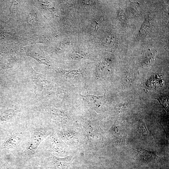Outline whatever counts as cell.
Segmentation results:
<instances>
[{"instance_id":"cell-1","label":"cell","mask_w":169,"mask_h":169,"mask_svg":"<svg viewBox=\"0 0 169 169\" xmlns=\"http://www.w3.org/2000/svg\"><path fill=\"white\" fill-rule=\"evenodd\" d=\"M31 138L23 152V156L28 160L34 156L40 144L47 136V132L43 128H36L32 130Z\"/></svg>"},{"instance_id":"cell-14","label":"cell","mask_w":169,"mask_h":169,"mask_svg":"<svg viewBox=\"0 0 169 169\" xmlns=\"http://www.w3.org/2000/svg\"><path fill=\"white\" fill-rule=\"evenodd\" d=\"M132 76L130 74L127 73L125 74L123 76V83L126 86H130L133 83Z\"/></svg>"},{"instance_id":"cell-13","label":"cell","mask_w":169,"mask_h":169,"mask_svg":"<svg viewBox=\"0 0 169 169\" xmlns=\"http://www.w3.org/2000/svg\"><path fill=\"white\" fill-rule=\"evenodd\" d=\"M105 99V95L99 97L93 96V99H92L93 104L99 107L104 103Z\"/></svg>"},{"instance_id":"cell-16","label":"cell","mask_w":169,"mask_h":169,"mask_svg":"<svg viewBox=\"0 0 169 169\" xmlns=\"http://www.w3.org/2000/svg\"><path fill=\"white\" fill-rule=\"evenodd\" d=\"M1 169H9L8 167L6 165L3 164L1 166Z\"/></svg>"},{"instance_id":"cell-9","label":"cell","mask_w":169,"mask_h":169,"mask_svg":"<svg viewBox=\"0 0 169 169\" xmlns=\"http://www.w3.org/2000/svg\"><path fill=\"white\" fill-rule=\"evenodd\" d=\"M15 114L16 111L14 109H9L0 113V123L11 119Z\"/></svg>"},{"instance_id":"cell-10","label":"cell","mask_w":169,"mask_h":169,"mask_svg":"<svg viewBox=\"0 0 169 169\" xmlns=\"http://www.w3.org/2000/svg\"><path fill=\"white\" fill-rule=\"evenodd\" d=\"M155 54V52L147 53L142 59L141 65L142 67H149L152 63Z\"/></svg>"},{"instance_id":"cell-8","label":"cell","mask_w":169,"mask_h":169,"mask_svg":"<svg viewBox=\"0 0 169 169\" xmlns=\"http://www.w3.org/2000/svg\"><path fill=\"white\" fill-rule=\"evenodd\" d=\"M137 129L140 135L147 137L151 136V134L147 128L144 120L140 118L137 123Z\"/></svg>"},{"instance_id":"cell-4","label":"cell","mask_w":169,"mask_h":169,"mask_svg":"<svg viewBox=\"0 0 169 169\" xmlns=\"http://www.w3.org/2000/svg\"><path fill=\"white\" fill-rule=\"evenodd\" d=\"M50 159L52 164L56 169H67L71 164L72 157L61 158L51 155Z\"/></svg>"},{"instance_id":"cell-12","label":"cell","mask_w":169,"mask_h":169,"mask_svg":"<svg viewBox=\"0 0 169 169\" xmlns=\"http://www.w3.org/2000/svg\"><path fill=\"white\" fill-rule=\"evenodd\" d=\"M130 103H124L117 104L115 107V110L118 113H121L127 110Z\"/></svg>"},{"instance_id":"cell-6","label":"cell","mask_w":169,"mask_h":169,"mask_svg":"<svg viewBox=\"0 0 169 169\" xmlns=\"http://www.w3.org/2000/svg\"><path fill=\"white\" fill-rule=\"evenodd\" d=\"M48 141L51 148L58 153H62L64 151L65 147L62 142L57 137L49 136Z\"/></svg>"},{"instance_id":"cell-15","label":"cell","mask_w":169,"mask_h":169,"mask_svg":"<svg viewBox=\"0 0 169 169\" xmlns=\"http://www.w3.org/2000/svg\"><path fill=\"white\" fill-rule=\"evenodd\" d=\"M99 69L101 71V74L103 75H105V74L107 73V72L109 71V68L108 66H107L105 64H101L99 66Z\"/></svg>"},{"instance_id":"cell-7","label":"cell","mask_w":169,"mask_h":169,"mask_svg":"<svg viewBox=\"0 0 169 169\" xmlns=\"http://www.w3.org/2000/svg\"><path fill=\"white\" fill-rule=\"evenodd\" d=\"M60 136L62 140L67 143L75 144L78 141L76 133L73 131H65L60 133Z\"/></svg>"},{"instance_id":"cell-17","label":"cell","mask_w":169,"mask_h":169,"mask_svg":"<svg viewBox=\"0 0 169 169\" xmlns=\"http://www.w3.org/2000/svg\"><path fill=\"white\" fill-rule=\"evenodd\" d=\"M26 169H33L31 167H28V168H26Z\"/></svg>"},{"instance_id":"cell-2","label":"cell","mask_w":169,"mask_h":169,"mask_svg":"<svg viewBox=\"0 0 169 169\" xmlns=\"http://www.w3.org/2000/svg\"><path fill=\"white\" fill-rule=\"evenodd\" d=\"M23 137L21 132L13 133L6 137L3 142L1 149H14L20 144Z\"/></svg>"},{"instance_id":"cell-3","label":"cell","mask_w":169,"mask_h":169,"mask_svg":"<svg viewBox=\"0 0 169 169\" xmlns=\"http://www.w3.org/2000/svg\"><path fill=\"white\" fill-rule=\"evenodd\" d=\"M138 158L145 162H154L161 160V158L155 153L143 149L135 150Z\"/></svg>"},{"instance_id":"cell-11","label":"cell","mask_w":169,"mask_h":169,"mask_svg":"<svg viewBox=\"0 0 169 169\" xmlns=\"http://www.w3.org/2000/svg\"><path fill=\"white\" fill-rule=\"evenodd\" d=\"M159 101L160 104L168 113L169 100L168 98L166 95L160 94L156 98Z\"/></svg>"},{"instance_id":"cell-5","label":"cell","mask_w":169,"mask_h":169,"mask_svg":"<svg viewBox=\"0 0 169 169\" xmlns=\"http://www.w3.org/2000/svg\"><path fill=\"white\" fill-rule=\"evenodd\" d=\"M110 131L118 142L125 143V133L120 123L115 121L110 128Z\"/></svg>"}]
</instances>
